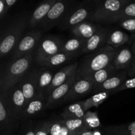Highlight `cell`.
<instances>
[{
  "mask_svg": "<svg viewBox=\"0 0 135 135\" xmlns=\"http://www.w3.org/2000/svg\"><path fill=\"white\" fill-rule=\"evenodd\" d=\"M102 135H135V130L131 131L119 132V133H102Z\"/></svg>",
  "mask_w": 135,
  "mask_h": 135,
  "instance_id": "cell-38",
  "label": "cell"
},
{
  "mask_svg": "<svg viewBox=\"0 0 135 135\" xmlns=\"http://www.w3.org/2000/svg\"><path fill=\"white\" fill-rule=\"evenodd\" d=\"M111 34L112 32L109 28H102L97 33L85 42L82 54L88 55L105 47Z\"/></svg>",
  "mask_w": 135,
  "mask_h": 135,
  "instance_id": "cell-13",
  "label": "cell"
},
{
  "mask_svg": "<svg viewBox=\"0 0 135 135\" xmlns=\"http://www.w3.org/2000/svg\"><path fill=\"white\" fill-rule=\"evenodd\" d=\"M76 73H74L73 76L66 83L55 88L47 100V109H52L56 107L60 102H63V99L65 98L72 86L75 84L76 80Z\"/></svg>",
  "mask_w": 135,
  "mask_h": 135,
  "instance_id": "cell-14",
  "label": "cell"
},
{
  "mask_svg": "<svg viewBox=\"0 0 135 135\" xmlns=\"http://www.w3.org/2000/svg\"><path fill=\"white\" fill-rule=\"evenodd\" d=\"M21 124V120L11 116L0 102V135H17Z\"/></svg>",
  "mask_w": 135,
  "mask_h": 135,
  "instance_id": "cell-12",
  "label": "cell"
},
{
  "mask_svg": "<svg viewBox=\"0 0 135 135\" xmlns=\"http://www.w3.org/2000/svg\"><path fill=\"white\" fill-rule=\"evenodd\" d=\"M113 94V92L112 91H105V92L94 94L89 98L83 100L84 109L86 112H87V111H89V109L92 108H94V107L98 108L100 104H102Z\"/></svg>",
  "mask_w": 135,
  "mask_h": 135,
  "instance_id": "cell-26",
  "label": "cell"
},
{
  "mask_svg": "<svg viewBox=\"0 0 135 135\" xmlns=\"http://www.w3.org/2000/svg\"><path fill=\"white\" fill-rule=\"evenodd\" d=\"M96 7V1H86L73 5L59 25L61 30H71L80 23L90 21Z\"/></svg>",
  "mask_w": 135,
  "mask_h": 135,
  "instance_id": "cell-4",
  "label": "cell"
},
{
  "mask_svg": "<svg viewBox=\"0 0 135 135\" xmlns=\"http://www.w3.org/2000/svg\"><path fill=\"white\" fill-rule=\"evenodd\" d=\"M133 18H135V1H131L115 17L112 23H118L120 21Z\"/></svg>",
  "mask_w": 135,
  "mask_h": 135,
  "instance_id": "cell-29",
  "label": "cell"
},
{
  "mask_svg": "<svg viewBox=\"0 0 135 135\" xmlns=\"http://www.w3.org/2000/svg\"><path fill=\"white\" fill-rule=\"evenodd\" d=\"M62 123L69 129L73 135H76L85 130H88L84 124L83 119H63L61 118Z\"/></svg>",
  "mask_w": 135,
  "mask_h": 135,
  "instance_id": "cell-28",
  "label": "cell"
},
{
  "mask_svg": "<svg viewBox=\"0 0 135 135\" xmlns=\"http://www.w3.org/2000/svg\"><path fill=\"white\" fill-rule=\"evenodd\" d=\"M33 60H34V51L19 59L12 60L1 71L0 75V94L18 83L22 76L30 69Z\"/></svg>",
  "mask_w": 135,
  "mask_h": 135,
  "instance_id": "cell-1",
  "label": "cell"
},
{
  "mask_svg": "<svg viewBox=\"0 0 135 135\" xmlns=\"http://www.w3.org/2000/svg\"><path fill=\"white\" fill-rule=\"evenodd\" d=\"M79 65V63L78 62H75L73 64H70L63 67L61 69L57 72L54 75L51 84L46 91V94L47 97L50 96V94L55 88L66 83L73 76V75L76 72Z\"/></svg>",
  "mask_w": 135,
  "mask_h": 135,
  "instance_id": "cell-16",
  "label": "cell"
},
{
  "mask_svg": "<svg viewBox=\"0 0 135 135\" xmlns=\"http://www.w3.org/2000/svg\"><path fill=\"white\" fill-rule=\"evenodd\" d=\"M76 135H102V134L100 132H97V130H85Z\"/></svg>",
  "mask_w": 135,
  "mask_h": 135,
  "instance_id": "cell-39",
  "label": "cell"
},
{
  "mask_svg": "<svg viewBox=\"0 0 135 135\" xmlns=\"http://www.w3.org/2000/svg\"><path fill=\"white\" fill-rule=\"evenodd\" d=\"M51 119L42 120L35 123V135H50Z\"/></svg>",
  "mask_w": 135,
  "mask_h": 135,
  "instance_id": "cell-32",
  "label": "cell"
},
{
  "mask_svg": "<svg viewBox=\"0 0 135 135\" xmlns=\"http://www.w3.org/2000/svg\"><path fill=\"white\" fill-rule=\"evenodd\" d=\"M55 74L47 67H42L38 69V93L46 95V91L51 84Z\"/></svg>",
  "mask_w": 135,
  "mask_h": 135,
  "instance_id": "cell-22",
  "label": "cell"
},
{
  "mask_svg": "<svg viewBox=\"0 0 135 135\" xmlns=\"http://www.w3.org/2000/svg\"><path fill=\"white\" fill-rule=\"evenodd\" d=\"M30 17L28 12L19 13L4 30L0 42L1 57H3L13 51L22 39L25 30L28 27Z\"/></svg>",
  "mask_w": 135,
  "mask_h": 135,
  "instance_id": "cell-2",
  "label": "cell"
},
{
  "mask_svg": "<svg viewBox=\"0 0 135 135\" xmlns=\"http://www.w3.org/2000/svg\"><path fill=\"white\" fill-rule=\"evenodd\" d=\"M131 0H106L96 3V9L90 21L102 24L112 23L119 12L127 5Z\"/></svg>",
  "mask_w": 135,
  "mask_h": 135,
  "instance_id": "cell-6",
  "label": "cell"
},
{
  "mask_svg": "<svg viewBox=\"0 0 135 135\" xmlns=\"http://www.w3.org/2000/svg\"><path fill=\"white\" fill-rule=\"evenodd\" d=\"M0 102L3 104L7 112L11 116L22 120L26 106L25 96L18 84H16L3 94H0Z\"/></svg>",
  "mask_w": 135,
  "mask_h": 135,
  "instance_id": "cell-5",
  "label": "cell"
},
{
  "mask_svg": "<svg viewBox=\"0 0 135 135\" xmlns=\"http://www.w3.org/2000/svg\"><path fill=\"white\" fill-rule=\"evenodd\" d=\"M63 42L56 36H46L42 38L34 53V61L39 65L43 61L61 51Z\"/></svg>",
  "mask_w": 135,
  "mask_h": 135,
  "instance_id": "cell-8",
  "label": "cell"
},
{
  "mask_svg": "<svg viewBox=\"0 0 135 135\" xmlns=\"http://www.w3.org/2000/svg\"><path fill=\"white\" fill-rule=\"evenodd\" d=\"M117 49L106 46L101 50L87 55L79 63L76 71V80L86 77L98 70L112 64Z\"/></svg>",
  "mask_w": 135,
  "mask_h": 135,
  "instance_id": "cell-3",
  "label": "cell"
},
{
  "mask_svg": "<svg viewBox=\"0 0 135 135\" xmlns=\"http://www.w3.org/2000/svg\"><path fill=\"white\" fill-rule=\"evenodd\" d=\"M39 68H32L29 70L18 82V86L22 90L26 104L32 100L38 94V74Z\"/></svg>",
  "mask_w": 135,
  "mask_h": 135,
  "instance_id": "cell-10",
  "label": "cell"
},
{
  "mask_svg": "<svg viewBox=\"0 0 135 135\" xmlns=\"http://www.w3.org/2000/svg\"><path fill=\"white\" fill-rule=\"evenodd\" d=\"M85 42V41L77 37L74 36L73 38L67 40L63 44L61 51L67 54L78 55L79 53H83Z\"/></svg>",
  "mask_w": 135,
  "mask_h": 135,
  "instance_id": "cell-25",
  "label": "cell"
},
{
  "mask_svg": "<svg viewBox=\"0 0 135 135\" xmlns=\"http://www.w3.org/2000/svg\"><path fill=\"white\" fill-rule=\"evenodd\" d=\"M86 112L83 101H80L65 107L61 113L60 117L63 119H83Z\"/></svg>",
  "mask_w": 135,
  "mask_h": 135,
  "instance_id": "cell-21",
  "label": "cell"
},
{
  "mask_svg": "<svg viewBox=\"0 0 135 135\" xmlns=\"http://www.w3.org/2000/svg\"><path fill=\"white\" fill-rule=\"evenodd\" d=\"M119 70L116 69L112 64L104 69L98 70L96 72L93 73L91 75H88L85 79L90 80L94 84V87L100 85L102 83L105 82L107 79H109L111 76L117 72Z\"/></svg>",
  "mask_w": 135,
  "mask_h": 135,
  "instance_id": "cell-23",
  "label": "cell"
},
{
  "mask_svg": "<svg viewBox=\"0 0 135 135\" xmlns=\"http://www.w3.org/2000/svg\"><path fill=\"white\" fill-rule=\"evenodd\" d=\"M17 135H35V123L32 120L21 121Z\"/></svg>",
  "mask_w": 135,
  "mask_h": 135,
  "instance_id": "cell-33",
  "label": "cell"
},
{
  "mask_svg": "<svg viewBox=\"0 0 135 135\" xmlns=\"http://www.w3.org/2000/svg\"><path fill=\"white\" fill-rule=\"evenodd\" d=\"M17 3V0H0V19L5 17L9 9Z\"/></svg>",
  "mask_w": 135,
  "mask_h": 135,
  "instance_id": "cell-34",
  "label": "cell"
},
{
  "mask_svg": "<svg viewBox=\"0 0 135 135\" xmlns=\"http://www.w3.org/2000/svg\"><path fill=\"white\" fill-rule=\"evenodd\" d=\"M135 130V121L129 123L123 124V125H110L102 127V133H119V132L131 131Z\"/></svg>",
  "mask_w": 135,
  "mask_h": 135,
  "instance_id": "cell-31",
  "label": "cell"
},
{
  "mask_svg": "<svg viewBox=\"0 0 135 135\" xmlns=\"http://www.w3.org/2000/svg\"><path fill=\"white\" fill-rule=\"evenodd\" d=\"M135 88V77L134 78H129L127 79L125 82L123 83V84L120 87H119L117 90H115V91H113V93H115V92H120V91L125 90L127 89H131V88Z\"/></svg>",
  "mask_w": 135,
  "mask_h": 135,
  "instance_id": "cell-36",
  "label": "cell"
},
{
  "mask_svg": "<svg viewBox=\"0 0 135 135\" xmlns=\"http://www.w3.org/2000/svg\"><path fill=\"white\" fill-rule=\"evenodd\" d=\"M42 34L43 32L38 28L32 29L25 34L12 51V60L19 59L32 52L42 40Z\"/></svg>",
  "mask_w": 135,
  "mask_h": 135,
  "instance_id": "cell-9",
  "label": "cell"
},
{
  "mask_svg": "<svg viewBox=\"0 0 135 135\" xmlns=\"http://www.w3.org/2000/svg\"><path fill=\"white\" fill-rule=\"evenodd\" d=\"M83 121L88 130H98L102 128L101 121L96 112L87 111L83 117Z\"/></svg>",
  "mask_w": 135,
  "mask_h": 135,
  "instance_id": "cell-30",
  "label": "cell"
},
{
  "mask_svg": "<svg viewBox=\"0 0 135 135\" xmlns=\"http://www.w3.org/2000/svg\"><path fill=\"white\" fill-rule=\"evenodd\" d=\"M56 2L57 0H46L41 3L30 15L28 24L29 28L32 30L39 26L51 8Z\"/></svg>",
  "mask_w": 135,
  "mask_h": 135,
  "instance_id": "cell-19",
  "label": "cell"
},
{
  "mask_svg": "<svg viewBox=\"0 0 135 135\" xmlns=\"http://www.w3.org/2000/svg\"><path fill=\"white\" fill-rule=\"evenodd\" d=\"M127 77L128 75L126 71L119 70L109 79H107L105 82L102 83L100 85L94 87L92 92L96 94L99 92H105V91L113 92L123 84L124 82L127 79Z\"/></svg>",
  "mask_w": 135,
  "mask_h": 135,
  "instance_id": "cell-17",
  "label": "cell"
},
{
  "mask_svg": "<svg viewBox=\"0 0 135 135\" xmlns=\"http://www.w3.org/2000/svg\"><path fill=\"white\" fill-rule=\"evenodd\" d=\"M121 28L135 34V18L124 20L118 22Z\"/></svg>",
  "mask_w": 135,
  "mask_h": 135,
  "instance_id": "cell-35",
  "label": "cell"
},
{
  "mask_svg": "<svg viewBox=\"0 0 135 135\" xmlns=\"http://www.w3.org/2000/svg\"><path fill=\"white\" fill-rule=\"evenodd\" d=\"M94 84L88 79H78L75 84L72 86L69 92L63 100L62 103H67L72 102L76 99L86 96L88 94L92 92Z\"/></svg>",
  "mask_w": 135,
  "mask_h": 135,
  "instance_id": "cell-15",
  "label": "cell"
},
{
  "mask_svg": "<svg viewBox=\"0 0 135 135\" xmlns=\"http://www.w3.org/2000/svg\"><path fill=\"white\" fill-rule=\"evenodd\" d=\"M73 3L69 1H57L39 25L40 29L42 32H47L59 26L67 12L73 5Z\"/></svg>",
  "mask_w": 135,
  "mask_h": 135,
  "instance_id": "cell-7",
  "label": "cell"
},
{
  "mask_svg": "<svg viewBox=\"0 0 135 135\" xmlns=\"http://www.w3.org/2000/svg\"><path fill=\"white\" fill-rule=\"evenodd\" d=\"M102 28L100 24L86 21L80 23L70 30L74 36L86 42Z\"/></svg>",
  "mask_w": 135,
  "mask_h": 135,
  "instance_id": "cell-20",
  "label": "cell"
},
{
  "mask_svg": "<svg viewBox=\"0 0 135 135\" xmlns=\"http://www.w3.org/2000/svg\"><path fill=\"white\" fill-rule=\"evenodd\" d=\"M130 40V36L125 32L123 30H117L112 32L107 42L108 46H111L115 49H118L122 47L125 44Z\"/></svg>",
  "mask_w": 135,
  "mask_h": 135,
  "instance_id": "cell-27",
  "label": "cell"
},
{
  "mask_svg": "<svg viewBox=\"0 0 135 135\" xmlns=\"http://www.w3.org/2000/svg\"><path fill=\"white\" fill-rule=\"evenodd\" d=\"M126 71L127 73L128 76L129 78L135 77V56H134V58H133V60L132 61L130 67Z\"/></svg>",
  "mask_w": 135,
  "mask_h": 135,
  "instance_id": "cell-37",
  "label": "cell"
},
{
  "mask_svg": "<svg viewBox=\"0 0 135 135\" xmlns=\"http://www.w3.org/2000/svg\"><path fill=\"white\" fill-rule=\"evenodd\" d=\"M76 55H75V54H67V53L60 51L59 53H57L47 59H45L39 65L41 67H47V68L56 67L69 61L73 58L75 57Z\"/></svg>",
  "mask_w": 135,
  "mask_h": 135,
  "instance_id": "cell-24",
  "label": "cell"
},
{
  "mask_svg": "<svg viewBox=\"0 0 135 135\" xmlns=\"http://www.w3.org/2000/svg\"><path fill=\"white\" fill-rule=\"evenodd\" d=\"M134 58L131 47L123 46L117 51L112 60V65L117 70L127 71L130 67Z\"/></svg>",
  "mask_w": 135,
  "mask_h": 135,
  "instance_id": "cell-18",
  "label": "cell"
},
{
  "mask_svg": "<svg viewBox=\"0 0 135 135\" xmlns=\"http://www.w3.org/2000/svg\"><path fill=\"white\" fill-rule=\"evenodd\" d=\"M131 50H132V52H133V55H134V56H135V40L133 41V43H132Z\"/></svg>",
  "mask_w": 135,
  "mask_h": 135,
  "instance_id": "cell-40",
  "label": "cell"
},
{
  "mask_svg": "<svg viewBox=\"0 0 135 135\" xmlns=\"http://www.w3.org/2000/svg\"><path fill=\"white\" fill-rule=\"evenodd\" d=\"M47 100L46 95L37 94L36 96L26 104L21 121L32 120V119L42 115L47 109Z\"/></svg>",
  "mask_w": 135,
  "mask_h": 135,
  "instance_id": "cell-11",
  "label": "cell"
}]
</instances>
